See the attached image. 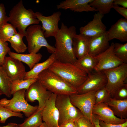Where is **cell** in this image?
I'll return each mask as SVG.
<instances>
[{"label":"cell","mask_w":127,"mask_h":127,"mask_svg":"<svg viewBox=\"0 0 127 127\" xmlns=\"http://www.w3.org/2000/svg\"><path fill=\"white\" fill-rule=\"evenodd\" d=\"M2 94V93L1 91L0 90V96Z\"/></svg>","instance_id":"47"},{"label":"cell","mask_w":127,"mask_h":127,"mask_svg":"<svg viewBox=\"0 0 127 127\" xmlns=\"http://www.w3.org/2000/svg\"><path fill=\"white\" fill-rule=\"evenodd\" d=\"M113 4L114 5H120L127 8V0H114Z\"/></svg>","instance_id":"41"},{"label":"cell","mask_w":127,"mask_h":127,"mask_svg":"<svg viewBox=\"0 0 127 127\" xmlns=\"http://www.w3.org/2000/svg\"><path fill=\"white\" fill-rule=\"evenodd\" d=\"M112 8L123 16L124 18L127 19V9L120 7L117 5H113Z\"/></svg>","instance_id":"39"},{"label":"cell","mask_w":127,"mask_h":127,"mask_svg":"<svg viewBox=\"0 0 127 127\" xmlns=\"http://www.w3.org/2000/svg\"><path fill=\"white\" fill-rule=\"evenodd\" d=\"M16 29L10 23H3L0 25V39L5 42L17 33Z\"/></svg>","instance_id":"31"},{"label":"cell","mask_w":127,"mask_h":127,"mask_svg":"<svg viewBox=\"0 0 127 127\" xmlns=\"http://www.w3.org/2000/svg\"><path fill=\"white\" fill-rule=\"evenodd\" d=\"M104 103L110 107L116 116L127 119V99H117L111 97Z\"/></svg>","instance_id":"22"},{"label":"cell","mask_w":127,"mask_h":127,"mask_svg":"<svg viewBox=\"0 0 127 127\" xmlns=\"http://www.w3.org/2000/svg\"><path fill=\"white\" fill-rule=\"evenodd\" d=\"M37 79H18L11 81L10 86L11 95L19 90L28 89L30 86Z\"/></svg>","instance_id":"30"},{"label":"cell","mask_w":127,"mask_h":127,"mask_svg":"<svg viewBox=\"0 0 127 127\" xmlns=\"http://www.w3.org/2000/svg\"><path fill=\"white\" fill-rule=\"evenodd\" d=\"M75 122L70 121L65 122L59 126V127H75Z\"/></svg>","instance_id":"42"},{"label":"cell","mask_w":127,"mask_h":127,"mask_svg":"<svg viewBox=\"0 0 127 127\" xmlns=\"http://www.w3.org/2000/svg\"><path fill=\"white\" fill-rule=\"evenodd\" d=\"M11 81L24 79L26 72L22 62L10 56H6L2 66Z\"/></svg>","instance_id":"14"},{"label":"cell","mask_w":127,"mask_h":127,"mask_svg":"<svg viewBox=\"0 0 127 127\" xmlns=\"http://www.w3.org/2000/svg\"><path fill=\"white\" fill-rule=\"evenodd\" d=\"M93 0H66L56 6L58 9H69L74 12L96 11L89 4Z\"/></svg>","instance_id":"19"},{"label":"cell","mask_w":127,"mask_h":127,"mask_svg":"<svg viewBox=\"0 0 127 127\" xmlns=\"http://www.w3.org/2000/svg\"><path fill=\"white\" fill-rule=\"evenodd\" d=\"M104 16L98 12L95 13L92 20L80 27V33L91 37L105 32L107 31L106 27L102 21Z\"/></svg>","instance_id":"17"},{"label":"cell","mask_w":127,"mask_h":127,"mask_svg":"<svg viewBox=\"0 0 127 127\" xmlns=\"http://www.w3.org/2000/svg\"><path fill=\"white\" fill-rule=\"evenodd\" d=\"M95 104L104 103L111 97V95L105 87L95 92Z\"/></svg>","instance_id":"34"},{"label":"cell","mask_w":127,"mask_h":127,"mask_svg":"<svg viewBox=\"0 0 127 127\" xmlns=\"http://www.w3.org/2000/svg\"><path fill=\"white\" fill-rule=\"evenodd\" d=\"M48 69L76 89L84 82L87 76V74L74 64L62 62L57 60Z\"/></svg>","instance_id":"2"},{"label":"cell","mask_w":127,"mask_h":127,"mask_svg":"<svg viewBox=\"0 0 127 127\" xmlns=\"http://www.w3.org/2000/svg\"><path fill=\"white\" fill-rule=\"evenodd\" d=\"M76 122L78 127H95L93 123L83 115Z\"/></svg>","instance_id":"37"},{"label":"cell","mask_w":127,"mask_h":127,"mask_svg":"<svg viewBox=\"0 0 127 127\" xmlns=\"http://www.w3.org/2000/svg\"><path fill=\"white\" fill-rule=\"evenodd\" d=\"M103 71L107 79L105 87L112 97L118 88L127 83V64L123 63L115 68Z\"/></svg>","instance_id":"8"},{"label":"cell","mask_w":127,"mask_h":127,"mask_svg":"<svg viewBox=\"0 0 127 127\" xmlns=\"http://www.w3.org/2000/svg\"><path fill=\"white\" fill-rule=\"evenodd\" d=\"M114 0H93L89 4L100 13L104 15L109 13L112 8Z\"/></svg>","instance_id":"27"},{"label":"cell","mask_w":127,"mask_h":127,"mask_svg":"<svg viewBox=\"0 0 127 127\" xmlns=\"http://www.w3.org/2000/svg\"><path fill=\"white\" fill-rule=\"evenodd\" d=\"M24 36L18 32L8 40L11 44V47L17 52L23 53L27 49V47L24 43L23 39Z\"/></svg>","instance_id":"29"},{"label":"cell","mask_w":127,"mask_h":127,"mask_svg":"<svg viewBox=\"0 0 127 127\" xmlns=\"http://www.w3.org/2000/svg\"><path fill=\"white\" fill-rule=\"evenodd\" d=\"M8 54L9 56L26 64L30 70L39 62L42 57L40 53L21 54L10 51Z\"/></svg>","instance_id":"25"},{"label":"cell","mask_w":127,"mask_h":127,"mask_svg":"<svg viewBox=\"0 0 127 127\" xmlns=\"http://www.w3.org/2000/svg\"><path fill=\"white\" fill-rule=\"evenodd\" d=\"M25 36L28 42L27 49L29 53H37L42 47H45L50 53H54L55 47L47 42L40 25L30 26L26 30Z\"/></svg>","instance_id":"5"},{"label":"cell","mask_w":127,"mask_h":127,"mask_svg":"<svg viewBox=\"0 0 127 127\" xmlns=\"http://www.w3.org/2000/svg\"><path fill=\"white\" fill-rule=\"evenodd\" d=\"M97 64V60L95 57L88 53L77 59L74 64L87 75L95 70Z\"/></svg>","instance_id":"24"},{"label":"cell","mask_w":127,"mask_h":127,"mask_svg":"<svg viewBox=\"0 0 127 127\" xmlns=\"http://www.w3.org/2000/svg\"><path fill=\"white\" fill-rule=\"evenodd\" d=\"M113 51L115 55L123 63L127 64V43H114Z\"/></svg>","instance_id":"32"},{"label":"cell","mask_w":127,"mask_h":127,"mask_svg":"<svg viewBox=\"0 0 127 127\" xmlns=\"http://www.w3.org/2000/svg\"><path fill=\"white\" fill-rule=\"evenodd\" d=\"M37 80L47 90L57 95L78 94L76 89L48 69L39 75Z\"/></svg>","instance_id":"4"},{"label":"cell","mask_w":127,"mask_h":127,"mask_svg":"<svg viewBox=\"0 0 127 127\" xmlns=\"http://www.w3.org/2000/svg\"></svg>","instance_id":"49"},{"label":"cell","mask_w":127,"mask_h":127,"mask_svg":"<svg viewBox=\"0 0 127 127\" xmlns=\"http://www.w3.org/2000/svg\"><path fill=\"white\" fill-rule=\"evenodd\" d=\"M18 127V125H17V126H16V127Z\"/></svg>","instance_id":"48"},{"label":"cell","mask_w":127,"mask_h":127,"mask_svg":"<svg viewBox=\"0 0 127 127\" xmlns=\"http://www.w3.org/2000/svg\"><path fill=\"white\" fill-rule=\"evenodd\" d=\"M10 51L7 42H3L0 39V66H2L5 57Z\"/></svg>","instance_id":"36"},{"label":"cell","mask_w":127,"mask_h":127,"mask_svg":"<svg viewBox=\"0 0 127 127\" xmlns=\"http://www.w3.org/2000/svg\"><path fill=\"white\" fill-rule=\"evenodd\" d=\"M107 78L103 71H94L87 74L86 80L77 89L78 94L96 91L106 86Z\"/></svg>","instance_id":"10"},{"label":"cell","mask_w":127,"mask_h":127,"mask_svg":"<svg viewBox=\"0 0 127 127\" xmlns=\"http://www.w3.org/2000/svg\"><path fill=\"white\" fill-rule=\"evenodd\" d=\"M22 118L23 114L20 113L13 112L0 105V123H4L6 120L12 117Z\"/></svg>","instance_id":"33"},{"label":"cell","mask_w":127,"mask_h":127,"mask_svg":"<svg viewBox=\"0 0 127 127\" xmlns=\"http://www.w3.org/2000/svg\"><path fill=\"white\" fill-rule=\"evenodd\" d=\"M55 104L59 112V126L70 121L76 122L83 115L72 103L69 95H57Z\"/></svg>","instance_id":"7"},{"label":"cell","mask_w":127,"mask_h":127,"mask_svg":"<svg viewBox=\"0 0 127 127\" xmlns=\"http://www.w3.org/2000/svg\"><path fill=\"white\" fill-rule=\"evenodd\" d=\"M38 127H49L44 122L42 123V124Z\"/></svg>","instance_id":"45"},{"label":"cell","mask_w":127,"mask_h":127,"mask_svg":"<svg viewBox=\"0 0 127 127\" xmlns=\"http://www.w3.org/2000/svg\"><path fill=\"white\" fill-rule=\"evenodd\" d=\"M56 60L55 53H52L45 61L36 64L30 71L26 72L24 79H37L39 75L41 72L48 69L52 64Z\"/></svg>","instance_id":"23"},{"label":"cell","mask_w":127,"mask_h":127,"mask_svg":"<svg viewBox=\"0 0 127 127\" xmlns=\"http://www.w3.org/2000/svg\"><path fill=\"white\" fill-rule=\"evenodd\" d=\"M5 8L4 5L0 3V25L8 21V16L6 15Z\"/></svg>","instance_id":"38"},{"label":"cell","mask_w":127,"mask_h":127,"mask_svg":"<svg viewBox=\"0 0 127 127\" xmlns=\"http://www.w3.org/2000/svg\"><path fill=\"white\" fill-rule=\"evenodd\" d=\"M57 95L52 93L43 109V120L49 127H59V112L55 104Z\"/></svg>","instance_id":"15"},{"label":"cell","mask_w":127,"mask_h":127,"mask_svg":"<svg viewBox=\"0 0 127 127\" xmlns=\"http://www.w3.org/2000/svg\"><path fill=\"white\" fill-rule=\"evenodd\" d=\"M99 119L95 115L93 114L92 122L95 127H101L99 124Z\"/></svg>","instance_id":"43"},{"label":"cell","mask_w":127,"mask_h":127,"mask_svg":"<svg viewBox=\"0 0 127 127\" xmlns=\"http://www.w3.org/2000/svg\"><path fill=\"white\" fill-rule=\"evenodd\" d=\"M35 15L42 23V27L45 38L51 36L55 37L60 29L58 24L61 15V12H56L51 15L46 16L41 12H35Z\"/></svg>","instance_id":"13"},{"label":"cell","mask_w":127,"mask_h":127,"mask_svg":"<svg viewBox=\"0 0 127 127\" xmlns=\"http://www.w3.org/2000/svg\"><path fill=\"white\" fill-rule=\"evenodd\" d=\"M11 81L4 68L0 66V90L3 94L8 98L11 96L10 86Z\"/></svg>","instance_id":"28"},{"label":"cell","mask_w":127,"mask_h":127,"mask_svg":"<svg viewBox=\"0 0 127 127\" xmlns=\"http://www.w3.org/2000/svg\"><path fill=\"white\" fill-rule=\"evenodd\" d=\"M112 97L117 99H127V83L123 84L118 88Z\"/></svg>","instance_id":"35"},{"label":"cell","mask_w":127,"mask_h":127,"mask_svg":"<svg viewBox=\"0 0 127 127\" xmlns=\"http://www.w3.org/2000/svg\"><path fill=\"white\" fill-rule=\"evenodd\" d=\"M95 91L77 94L69 96L71 101L73 105L92 123V110L95 102Z\"/></svg>","instance_id":"9"},{"label":"cell","mask_w":127,"mask_h":127,"mask_svg":"<svg viewBox=\"0 0 127 127\" xmlns=\"http://www.w3.org/2000/svg\"><path fill=\"white\" fill-rule=\"evenodd\" d=\"M8 22L25 36L27 28L32 24H38L40 21L32 10L25 8L21 0L10 11Z\"/></svg>","instance_id":"3"},{"label":"cell","mask_w":127,"mask_h":127,"mask_svg":"<svg viewBox=\"0 0 127 127\" xmlns=\"http://www.w3.org/2000/svg\"><path fill=\"white\" fill-rule=\"evenodd\" d=\"M107 33L90 37L88 54L95 56L103 53L110 46Z\"/></svg>","instance_id":"18"},{"label":"cell","mask_w":127,"mask_h":127,"mask_svg":"<svg viewBox=\"0 0 127 127\" xmlns=\"http://www.w3.org/2000/svg\"><path fill=\"white\" fill-rule=\"evenodd\" d=\"M90 37L80 33L76 34L72 41L73 51L77 59L88 53Z\"/></svg>","instance_id":"21"},{"label":"cell","mask_w":127,"mask_h":127,"mask_svg":"<svg viewBox=\"0 0 127 127\" xmlns=\"http://www.w3.org/2000/svg\"><path fill=\"white\" fill-rule=\"evenodd\" d=\"M109 40L117 39L122 42L127 41V19H119L107 31Z\"/></svg>","instance_id":"20"},{"label":"cell","mask_w":127,"mask_h":127,"mask_svg":"<svg viewBox=\"0 0 127 127\" xmlns=\"http://www.w3.org/2000/svg\"><path fill=\"white\" fill-rule=\"evenodd\" d=\"M76 34L74 26L68 27L63 22L56 36L54 53L57 60L74 64L77 60L73 48V39Z\"/></svg>","instance_id":"1"},{"label":"cell","mask_w":127,"mask_h":127,"mask_svg":"<svg viewBox=\"0 0 127 127\" xmlns=\"http://www.w3.org/2000/svg\"><path fill=\"white\" fill-rule=\"evenodd\" d=\"M17 125V124L16 123H8L6 126H0V127H15Z\"/></svg>","instance_id":"44"},{"label":"cell","mask_w":127,"mask_h":127,"mask_svg":"<svg viewBox=\"0 0 127 127\" xmlns=\"http://www.w3.org/2000/svg\"><path fill=\"white\" fill-rule=\"evenodd\" d=\"M43 108L38 109L34 113L28 117L24 122L17 124L18 127H38L42 123V112Z\"/></svg>","instance_id":"26"},{"label":"cell","mask_w":127,"mask_h":127,"mask_svg":"<svg viewBox=\"0 0 127 127\" xmlns=\"http://www.w3.org/2000/svg\"><path fill=\"white\" fill-rule=\"evenodd\" d=\"M114 43H112L109 48L95 57L97 64L95 68L96 71H103L117 67L123 63L118 58L113 51Z\"/></svg>","instance_id":"11"},{"label":"cell","mask_w":127,"mask_h":127,"mask_svg":"<svg viewBox=\"0 0 127 127\" xmlns=\"http://www.w3.org/2000/svg\"><path fill=\"white\" fill-rule=\"evenodd\" d=\"M92 112L99 120L107 124H120L127 121V119H122L116 116L110 107L104 103L95 104Z\"/></svg>","instance_id":"16"},{"label":"cell","mask_w":127,"mask_h":127,"mask_svg":"<svg viewBox=\"0 0 127 127\" xmlns=\"http://www.w3.org/2000/svg\"><path fill=\"white\" fill-rule=\"evenodd\" d=\"M52 93L37 80L26 90L25 98L27 102L32 103L36 100L37 101L38 103V108H43L46 101Z\"/></svg>","instance_id":"12"},{"label":"cell","mask_w":127,"mask_h":127,"mask_svg":"<svg viewBox=\"0 0 127 127\" xmlns=\"http://www.w3.org/2000/svg\"><path fill=\"white\" fill-rule=\"evenodd\" d=\"M99 124L101 127H127V121L122 124H107L99 120Z\"/></svg>","instance_id":"40"},{"label":"cell","mask_w":127,"mask_h":127,"mask_svg":"<svg viewBox=\"0 0 127 127\" xmlns=\"http://www.w3.org/2000/svg\"><path fill=\"white\" fill-rule=\"evenodd\" d=\"M75 127H78L76 122H75Z\"/></svg>","instance_id":"46"},{"label":"cell","mask_w":127,"mask_h":127,"mask_svg":"<svg viewBox=\"0 0 127 127\" xmlns=\"http://www.w3.org/2000/svg\"><path fill=\"white\" fill-rule=\"evenodd\" d=\"M26 90L23 89L17 91L10 99H0V105L14 112H22L26 117H29L38 109V106H33L28 103L25 98Z\"/></svg>","instance_id":"6"}]
</instances>
